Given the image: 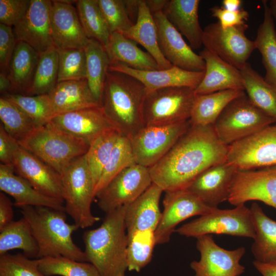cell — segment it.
<instances>
[{
	"mask_svg": "<svg viewBox=\"0 0 276 276\" xmlns=\"http://www.w3.org/2000/svg\"><path fill=\"white\" fill-rule=\"evenodd\" d=\"M244 91L251 102L260 110L276 120V87L247 62L240 70Z\"/></svg>",
	"mask_w": 276,
	"mask_h": 276,
	"instance_id": "e575fe53",
	"label": "cell"
},
{
	"mask_svg": "<svg viewBox=\"0 0 276 276\" xmlns=\"http://www.w3.org/2000/svg\"><path fill=\"white\" fill-rule=\"evenodd\" d=\"M12 201L6 194L0 192V231L13 221L14 213Z\"/></svg>",
	"mask_w": 276,
	"mask_h": 276,
	"instance_id": "db71d44e",
	"label": "cell"
},
{
	"mask_svg": "<svg viewBox=\"0 0 276 276\" xmlns=\"http://www.w3.org/2000/svg\"><path fill=\"white\" fill-rule=\"evenodd\" d=\"M165 192L164 210L155 232L156 245L168 242L181 222L194 216L208 214L216 209L209 207L186 189Z\"/></svg>",
	"mask_w": 276,
	"mask_h": 276,
	"instance_id": "9a60e30c",
	"label": "cell"
},
{
	"mask_svg": "<svg viewBox=\"0 0 276 276\" xmlns=\"http://www.w3.org/2000/svg\"><path fill=\"white\" fill-rule=\"evenodd\" d=\"M248 27L245 24L224 29L218 22L211 23L203 30L202 44L204 48L241 70L256 49L254 41L245 35Z\"/></svg>",
	"mask_w": 276,
	"mask_h": 276,
	"instance_id": "30bf717a",
	"label": "cell"
},
{
	"mask_svg": "<svg viewBox=\"0 0 276 276\" xmlns=\"http://www.w3.org/2000/svg\"><path fill=\"white\" fill-rule=\"evenodd\" d=\"M2 97L16 106L33 121L37 127L51 121L55 116L48 94L27 96L8 93Z\"/></svg>",
	"mask_w": 276,
	"mask_h": 276,
	"instance_id": "60d3db41",
	"label": "cell"
},
{
	"mask_svg": "<svg viewBox=\"0 0 276 276\" xmlns=\"http://www.w3.org/2000/svg\"><path fill=\"white\" fill-rule=\"evenodd\" d=\"M242 3L241 0H223L222 7L230 11H236L240 9Z\"/></svg>",
	"mask_w": 276,
	"mask_h": 276,
	"instance_id": "680465c9",
	"label": "cell"
},
{
	"mask_svg": "<svg viewBox=\"0 0 276 276\" xmlns=\"http://www.w3.org/2000/svg\"><path fill=\"white\" fill-rule=\"evenodd\" d=\"M120 276H125V275H120Z\"/></svg>",
	"mask_w": 276,
	"mask_h": 276,
	"instance_id": "94428289",
	"label": "cell"
},
{
	"mask_svg": "<svg viewBox=\"0 0 276 276\" xmlns=\"http://www.w3.org/2000/svg\"><path fill=\"white\" fill-rule=\"evenodd\" d=\"M227 151L213 125L191 124L166 155L149 168L152 182L164 192L185 189L204 170L227 161Z\"/></svg>",
	"mask_w": 276,
	"mask_h": 276,
	"instance_id": "6da1fadb",
	"label": "cell"
},
{
	"mask_svg": "<svg viewBox=\"0 0 276 276\" xmlns=\"http://www.w3.org/2000/svg\"><path fill=\"white\" fill-rule=\"evenodd\" d=\"M123 34L143 46L161 70L173 66L165 58L160 50L157 27L153 14L145 1H140L136 22Z\"/></svg>",
	"mask_w": 276,
	"mask_h": 276,
	"instance_id": "f1b7e54d",
	"label": "cell"
},
{
	"mask_svg": "<svg viewBox=\"0 0 276 276\" xmlns=\"http://www.w3.org/2000/svg\"><path fill=\"white\" fill-rule=\"evenodd\" d=\"M47 94L55 116L100 106L92 94L86 79L58 82Z\"/></svg>",
	"mask_w": 276,
	"mask_h": 276,
	"instance_id": "83f0119b",
	"label": "cell"
},
{
	"mask_svg": "<svg viewBox=\"0 0 276 276\" xmlns=\"http://www.w3.org/2000/svg\"><path fill=\"white\" fill-rule=\"evenodd\" d=\"M38 268L47 276H101L91 263L77 261L63 256L38 259Z\"/></svg>",
	"mask_w": 276,
	"mask_h": 276,
	"instance_id": "7bdbcfd3",
	"label": "cell"
},
{
	"mask_svg": "<svg viewBox=\"0 0 276 276\" xmlns=\"http://www.w3.org/2000/svg\"><path fill=\"white\" fill-rule=\"evenodd\" d=\"M75 1H52L51 30L54 45L57 49H84L89 41L77 9L72 5Z\"/></svg>",
	"mask_w": 276,
	"mask_h": 276,
	"instance_id": "d6986e66",
	"label": "cell"
},
{
	"mask_svg": "<svg viewBox=\"0 0 276 276\" xmlns=\"http://www.w3.org/2000/svg\"><path fill=\"white\" fill-rule=\"evenodd\" d=\"M153 14L158 33V44L165 58L173 66L192 72H203L205 63L183 39L163 11Z\"/></svg>",
	"mask_w": 276,
	"mask_h": 276,
	"instance_id": "e0dca14e",
	"label": "cell"
},
{
	"mask_svg": "<svg viewBox=\"0 0 276 276\" xmlns=\"http://www.w3.org/2000/svg\"><path fill=\"white\" fill-rule=\"evenodd\" d=\"M60 175L65 213L79 228L91 226L100 218L91 210L96 186L85 154L73 160Z\"/></svg>",
	"mask_w": 276,
	"mask_h": 276,
	"instance_id": "8992f818",
	"label": "cell"
},
{
	"mask_svg": "<svg viewBox=\"0 0 276 276\" xmlns=\"http://www.w3.org/2000/svg\"><path fill=\"white\" fill-rule=\"evenodd\" d=\"M84 49L86 59V79L92 94L100 105L110 60L104 47L95 39H89Z\"/></svg>",
	"mask_w": 276,
	"mask_h": 276,
	"instance_id": "8d00e7d4",
	"label": "cell"
},
{
	"mask_svg": "<svg viewBox=\"0 0 276 276\" xmlns=\"http://www.w3.org/2000/svg\"><path fill=\"white\" fill-rule=\"evenodd\" d=\"M0 276H47L38 268V259L24 254L6 253L0 256Z\"/></svg>",
	"mask_w": 276,
	"mask_h": 276,
	"instance_id": "7dc6e473",
	"label": "cell"
},
{
	"mask_svg": "<svg viewBox=\"0 0 276 276\" xmlns=\"http://www.w3.org/2000/svg\"><path fill=\"white\" fill-rule=\"evenodd\" d=\"M264 18L259 26L254 40L261 54L266 73L265 80L276 87V30L268 1L263 0Z\"/></svg>",
	"mask_w": 276,
	"mask_h": 276,
	"instance_id": "d6a6232c",
	"label": "cell"
},
{
	"mask_svg": "<svg viewBox=\"0 0 276 276\" xmlns=\"http://www.w3.org/2000/svg\"><path fill=\"white\" fill-rule=\"evenodd\" d=\"M13 168L16 174L40 193L63 200L60 174L20 146L14 155Z\"/></svg>",
	"mask_w": 276,
	"mask_h": 276,
	"instance_id": "ac0fdd59",
	"label": "cell"
},
{
	"mask_svg": "<svg viewBox=\"0 0 276 276\" xmlns=\"http://www.w3.org/2000/svg\"><path fill=\"white\" fill-rule=\"evenodd\" d=\"M29 223L38 247V259L63 256L87 262L86 255L74 242L72 235L79 227L66 222L65 212L42 206L20 208Z\"/></svg>",
	"mask_w": 276,
	"mask_h": 276,
	"instance_id": "277c9868",
	"label": "cell"
},
{
	"mask_svg": "<svg viewBox=\"0 0 276 276\" xmlns=\"http://www.w3.org/2000/svg\"><path fill=\"white\" fill-rule=\"evenodd\" d=\"M199 0L168 1L163 12L169 21L185 36L193 49L202 44L203 30L199 24Z\"/></svg>",
	"mask_w": 276,
	"mask_h": 276,
	"instance_id": "4316f807",
	"label": "cell"
},
{
	"mask_svg": "<svg viewBox=\"0 0 276 276\" xmlns=\"http://www.w3.org/2000/svg\"><path fill=\"white\" fill-rule=\"evenodd\" d=\"M1 191L11 196L14 205L42 206L65 211L63 200L47 196L35 189L27 180L15 173L12 167L0 164Z\"/></svg>",
	"mask_w": 276,
	"mask_h": 276,
	"instance_id": "484cf974",
	"label": "cell"
},
{
	"mask_svg": "<svg viewBox=\"0 0 276 276\" xmlns=\"http://www.w3.org/2000/svg\"><path fill=\"white\" fill-rule=\"evenodd\" d=\"M76 4L81 24L87 37L97 40L107 50L111 33L98 0H79Z\"/></svg>",
	"mask_w": 276,
	"mask_h": 276,
	"instance_id": "74e56055",
	"label": "cell"
},
{
	"mask_svg": "<svg viewBox=\"0 0 276 276\" xmlns=\"http://www.w3.org/2000/svg\"><path fill=\"white\" fill-rule=\"evenodd\" d=\"M18 143L60 175L73 160L85 154L89 146L51 121L36 127Z\"/></svg>",
	"mask_w": 276,
	"mask_h": 276,
	"instance_id": "5b68a950",
	"label": "cell"
},
{
	"mask_svg": "<svg viewBox=\"0 0 276 276\" xmlns=\"http://www.w3.org/2000/svg\"><path fill=\"white\" fill-rule=\"evenodd\" d=\"M210 11L212 16L218 19V22L224 29L244 25L249 17L248 12L243 9L230 11L215 6Z\"/></svg>",
	"mask_w": 276,
	"mask_h": 276,
	"instance_id": "816d5d0a",
	"label": "cell"
},
{
	"mask_svg": "<svg viewBox=\"0 0 276 276\" xmlns=\"http://www.w3.org/2000/svg\"><path fill=\"white\" fill-rule=\"evenodd\" d=\"M260 201L276 209V165L259 170H239L234 177L227 201L237 206Z\"/></svg>",
	"mask_w": 276,
	"mask_h": 276,
	"instance_id": "5bb4252c",
	"label": "cell"
},
{
	"mask_svg": "<svg viewBox=\"0 0 276 276\" xmlns=\"http://www.w3.org/2000/svg\"><path fill=\"white\" fill-rule=\"evenodd\" d=\"M127 238V269L139 272L151 261L156 245L155 233H136Z\"/></svg>",
	"mask_w": 276,
	"mask_h": 276,
	"instance_id": "ee69618b",
	"label": "cell"
},
{
	"mask_svg": "<svg viewBox=\"0 0 276 276\" xmlns=\"http://www.w3.org/2000/svg\"><path fill=\"white\" fill-rule=\"evenodd\" d=\"M147 91L134 77L108 70L100 106L114 127L129 139L145 126L143 108Z\"/></svg>",
	"mask_w": 276,
	"mask_h": 276,
	"instance_id": "7a4b0ae2",
	"label": "cell"
},
{
	"mask_svg": "<svg viewBox=\"0 0 276 276\" xmlns=\"http://www.w3.org/2000/svg\"><path fill=\"white\" fill-rule=\"evenodd\" d=\"M199 261L190 264L194 276H239L245 271L240 260L245 252L243 247L228 250L219 246L210 235L197 237Z\"/></svg>",
	"mask_w": 276,
	"mask_h": 276,
	"instance_id": "2e32d148",
	"label": "cell"
},
{
	"mask_svg": "<svg viewBox=\"0 0 276 276\" xmlns=\"http://www.w3.org/2000/svg\"><path fill=\"white\" fill-rule=\"evenodd\" d=\"M121 134L117 129H111L99 136L89 146L85 156L95 186Z\"/></svg>",
	"mask_w": 276,
	"mask_h": 276,
	"instance_id": "ab89813d",
	"label": "cell"
},
{
	"mask_svg": "<svg viewBox=\"0 0 276 276\" xmlns=\"http://www.w3.org/2000/svg\"><path fill=\"white\" fill-rule=\"evenodd\" d=\"M109 70L134 77L143 84L147 91L171 87L195 89L204 75V71L192 72L175 66L165 70L142 71L119 62L111 63Z\"/></svg>",
	"mask_w": 276,
	"mask_h": 276,
	"instance_id": "603a6c76",
	"label": "cell"
},
{
	"mask_svg": "<svg viewBox=\"0 0 276 276\" xmlns=\"http://www.w3.org/2000/svg\"><path fill=\"white\" fill-rule=\"evenodd\" d=\"M152 183L149 168L133 164L117 174L96 195L98 205L106 214L128 205Z\"/></svg>",
	"mask_w": 276,
	"mask_h": 276,
	"instance_id": "8fae6325",
	"label": "cell"
},
{
	"mask_svg": "<svg viewBox=\"0 0 276 276\" xmlns=\"http://www.w3.org/2000/svg\"><path fill=\"white\" fill-rule=\"evenodd\" d=\"M190 125L188 120L166 126H145L129 139L135 163L148 168L154 165Z\"/></svg>",
	"mask_w": 276,
	"mask_h": 276,
	"instance_id": "4fadbf2b",
	"label": "cell"
},
{
	"mask_svg": "<svg viewBox=\"0 0 276 276\" xmlns=\"http://www.w3.org/2000/svg\"><path fill=\"white\" fill-rule=\"evenodd\" d=\"M152 14L164 10L168 1L165 0L145 1Z\"/></svg>",
	"mask_w": 276,
	"mask_h": 276,
	"instance_id": "6f0895ef",
	"label": "cell"
},
{
	"mask_svg": "<svg viewBox=\"0 0 276 276\" xmlns=\"http://www.w3.org/2000/svg\"><path fill=\"white\" fill-rule=\"evenodd\" d=\"M57 83L86 79V59L84 49H57Z\"/></svg>",
	"mask_w": 276,
	"mask_h": 276,
	"instance_id": "bcb514c9",
	"label": "cell"
},
{
	"mask_svg": "<svg viewBox=\"0 0 276 276\" xmlns=\"http://www.w3.org/2000/svg\"><path fill=\"white\" fill-rule=\"evenodd\" d=\"M244 92V90H225L196 95L189 120L191 125H213L227 105Z\"/></svg>",
	"mask_w": 276,
	"mask_h": 276,
	"instance_id": "836d02e7",
	"label": "cell"
},
{
	"mask_svg": "<svg viewBox=\"0 0 276 276\" xmlns=\"http://www.w3.org/2000/svg\"><path fill=\"white\" fill-rule=\"evenodd\" d=\"M199 55L205 61V70L202 80L195 89L196 95L225 90L244 91L240 70L205 48Z\"/></svg>",
	"mask_w": 276,
	"mask_h": 276,
	"instance_id": "d4e9b609",
	"label": "cell"
},
{
	"mask_svg": "<svg viewBox=\"0 0 276 276\" xmlns=\"http://www.w3.org/2000/svg\"><path fill=\"white\" fill-rule=\"evenodd\" d=\"M195 89L171 87L147 91L143 117L145 126H166L190 120Z\"/></svg>",
	"mask_w": 276,
	"mask_h": 276,
	"instance_id": "ba28073f",
	"label": "cell"
},
{
	"mask_svg": "<svg viewBox=\"0 0 276 276\" xmlns=\"http://www.w3.org/2000/svg\"><path fill=\"white\" fill-rule=\"evenodd\" d=\"M51 121L88 145L104 132L116 128L100 106L58 114Z\"/></svg>",
	"mask_w": 276,
	"mask_h": 276,
	"instance_id": "7402d4cb",
	"label": "cell"
},
{
	"mask_svg": "<svg viewBox=\"0 0 276 276\" xmlns=\"http://www.w3.org/2000/svg\"><path fill=\"white\" fill-rule=\"evenodd\" d=\"M163 192L160 187L152 183L140 196L126 206L127 235L155 232L162 215L159 203Z\"/></svg>",
	"mask_w": 276,
	"mask_h": 276,
	"instance_id": "cb8c5ba5",
	"label": "cell"
},
{
	"mask_svg": "<svg viewBox=\"0 0 276 276\" xmlns=\"http://www.w3.org/2000/svg\"><path fill=\"white\" fill-rule=\"evenodd\" d=\"M268 3L272 17L276 22V0L268 1Z\"/></svg>",
	"mask_w": 276,
	"mask_h": 276,
	"instance_id": "91938a15",
	"label": "cell"
},
{
	"mask_svg": "<svg viewBox=\"0 0 276 276\" xmlns=\"http://www.w3.org/2000/svg\"><path fill=\"white\" fill-rule=\"evenodd\" d=\"M275 122L257 108L244 92L227 105L213 126L219 140L228 146Z\"/></svg>",
	"mask_w": 276,
	"mask_h": 276,
	"instance_id": "52a82bcc",
	"label": "cell"
},
{
	"mask_svg": "<svg viewBox=\"0 0 276 276\" xmlns=\"http://www.w3.org/2000/svg\"><path fill=\"white\" fill-rule=\"evenodd\" d=\"M31 0H0V24L14 27L26 15Z\"/></svg>",
	"mask_w": 276,
	"mask_h": 276,
	"instance_id": "681fc988",
	"label": "cell"
},
{
	"mask_svg": "<svg viewBox=\"0 0 276 276\" xmlns=\"http://www.w3.org/2000/svg\"><path fill=\"white\" fill-rule=\"evenodd\" d=\"M0 119L6 131L17 141L37 127L24 112L2 96L0 98Z\"/></svg>",
	"mask_w": 276,
	"mask_h": 276,
	"instance_id": "f6af8a7d",
	"label": "cell"
},
{
	"mask_svg": "<svg viewBox=\"0 0 276 276\" xmlns=\"http://www.w3.org/2000/svg\"><path fill=\"white\" fill-rule=\"evenodd\" d=\"M0 92L2 96L12 93L11 83L7 73L3 72L0 73Z\"/></svg>",
	"mask_w": 276,
	"mask_h": 276,
	"instance_id": "9f6ffc18",
	"label": "cell"
},
{
	"mask_svg": "<svg viewBox=\"0 0 276 276\" xmlns=\"http://www.w3.org/2000/svg\"><path fill=\"white\" fill-rule=\"evenodd\" d=\"M250 210L255 231L251 251L256 260L276 261V221L268 217L257 203Z\"/></svg>",
	"mask_w": 276,
	"mask_h": 276,
	"instance_id": "1f68e13d",
	"label": "cell"
},
{
	"mask_svg": "<svg viewBox=\"0 0 276 276\" xmlns=\"http://www.w3.org/2000/svg\"><path fill=\"white\" fill-rule=\"evenodd\" d=\"M125 208L123 206L106 213L99 227L83 233L87 261L97 268L101 276L125 275L127 269Z\"/></svg>",
	"mask_w": 276,
	"mask_h": 276,
	"instance_id": "3957f363",
	"label": "cell"
},
{
	"mask_svg": "<svg viewBox=\"0 0 276 276\" xmlns=\"http://www.w3.org/2000/svg\"><path fill=\"white\" fill-rule=\"evenodd\" d=\"M52 1L31 0L28 10L13 30L17 41H23L37 52H45L54 45L50 25Z\"/></svg>",
	"mask_w": 276,
	"mask_h": 276,
	"instance_id": "ffe728a7",
	"label": "cell"
},
{
	"mask_svg": "<svg viewBox=\"0 0 276 276\" xmlns=\"http://www.w3.org/2000/svg\"><path fill=\"white\" fill-rule=\"evenodd\" d=\"M237 170L227 161L214 165L197 176L186 189L209 207L217 208L220 203L227 200Z\"/></svg>",
	"mask_w": 276,
	"mask_h": 276,
	"instance_id": "44dd1931",
	"label": "cell"
},
{
	"mask_svg": "<svg viewBox=\"0 0 276 276\" xmlns=\"http://www.w3.org/2000/svg\"><path fill=\"white\" fill-rule=\"evenodd\" d=\"M39 54L23 41H18L7 72L12 93L25 95L32 82Z\"/></svg>",
	"mask_w": 276,
	"mask_h": 276,
	"instance_id": "4dcf8cb0",
	"label": "cell"
},
{
	"mask_svg": "<svg viewBox=\"0 0 276 276\" xmlns=\"http://www.w3.org/2000/svg\"><path fill=\"white\" fill-rule=\"evenodd\" d=\"M98 3L111 33H123L134 24L130 19L124 1L98 0Z\"/></svg>",
	"mask_w": 276,
	"mask_h": 276,
	"instance_id": "c3c4849f",
	"label": "cell"
},
{
	"mask_svg": "<svg viewBox=\"0 0 276 276\" xmlns=\"http://www.w3.org/2000/svg\"><path fill=\"white\" fill-rule=\"evenodd\" d=\"M227 161L244 170L276 165V124L228 145Z\"/></svg>",
	"mask_w": 276,
	"mask_h": 276,
	"instance_id": "7c38bea8",
	"label": "cell"
},
{
	"mask_svg": "<svg viewBox=\"0 0 276 276\" xmlns=\"http://www.w3.org/2000/svg\"><path fill=\"white\" fill-rule=\"evenodd\" d=\"M17 43L12 27L0 24L1 72L7 73Z\"/></svg>",
	"mask_w": 276,
	"mask_h": 276,
	"instance_id": "f907efd6",
	"label": "cell"
},
{
	"mask_svg": "<svg viewBox=\"0 0 276 276\" xmlns=\"http://www.w3.org/2000/svg\"><path fill=\"white\" fill-rule=\"evenodd\" d=\"M106 51L110 64L121 63L132 68L142 71L161 70L150 54L142 50L136 42L123 33H111Z\"/></svg>",
	"mask_w": 276,
	"mask_h": 276,
	"instance_id": "f546056e",
	"label": "cell"
},
{
	"mask_svg": "<svg viewBox=\"0 0 276 276\" xmlns=\"http://www.w3.org/2000/svg\"><path fill=\"white\" fill-rule=\"evenodd\" d=\"M19 146L18 141L10 135L0 125V161L1 164L13 167L14 154Z\"/></svg>",
	"mask_w": 276,
	"mask_h": 276,
	"instance_id": "f5cc1de1",
	"label": "cell"
},
{
	"mask_svg": "<svg viewBox=\"0 0 276 276\" xmlns=\"http://www.w3.org/2000/svg\"><path fill=\"white\" fill-rule=\"evenodd\" d=\"M134 163L130 140L121 134L96 186L95 197L117 174Z\"/></svg>",
	"mask_w": 276,
	"mask_h": 276,
	"instance_id": "b9f144b4",
	"label": "cell"
},
{
	"mask_svg": "<svg viewBox=\"0 0 276 276\" xmlns=\"http://www.w3.org/2000/svg\"><path fill=\"white\" fill-rule=\"evenodd\" d=\"M20 249L27 257L38 259V247L28 221L23 217L0 231V256Z\"/></svg>",
	"mask_w": 276,
	"mask_h": 276,
	"instance_id": "d590c367",
	"label": "cell"
},
{
	"mask_svg": "<svg viewBox=\"0 0 276 276\" xmlns=\"http://www.w3.org/2000/svg\"><path fill=\"white\" fill-rule=\"evenodd\" d=\"M252 263L262 276H276V261L264 263L255 260Z\"/></svg>",
	"mask_w": 276,
	"mask_h": 276,
	"instance_id": "11a10c76",
	"label": "cell"
},
{
	"mask_svg": "<svg viewBox=\"0 0 276 276\" xmlns=\"http://www.w3.org/2000/svg\"><path fill=\"white\" fill-rule=\"evenodd\" d=\"M175 232L186 237L211 234H225L254 239L255 231L250 209L244 204L233 209L218 208L186 223Z\"/></svg>",
	"mask_w": 276,
	"mask_h": 276,
	"instance_id": "9c48e42d",
	"label": "cell"
},
{
	"mask_svg": "<svg viewBox=\"0 0 276 276\" xmlns=\"http://www.w3.org/2000/svg\"><path fill=\"white\" fill-rule=\"evenodd\" d=\"M39 57L31 85L24 95L47 94L57 83L58 54L57 48L52 46Z\"/></svg>",
	"mask_w": 276,
	"mask_h": 276,
	"instance_id": "f35d334b",
	"label": "cell"
}]
</instances>
